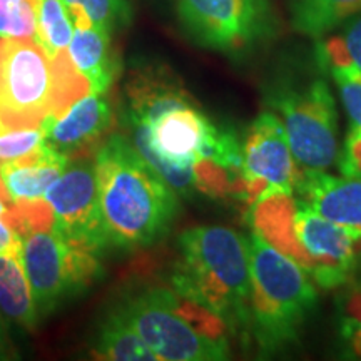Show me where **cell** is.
Listing matches in <instances>:
<instances>
[{
  "mask_svg": "<svg viewBox=\"0 0 361 361\" xmlns=\"http://www.w3.org/2000/svg\"><path fill=\"white\" fill-rule=\"evenodd\" d=\"M126 116L133 146L179 196L245 200L239 137L218 128L168 72L135 75Z\"/></svg>",
  "mask_w": 361,
  "mask_h": 361,
  "instance_id": "cell-1",
  "label": "cell"
},
{
  "mask_svg": "<svg viewBox=\"0 0 361 361\" xmlns=\"http://www.w3.org/2000/svg\"><path fill=\"white\" fill-rule=\"evenodd\" d=\"M99 204L109 247L137 250L169 233L179 213V194L123 134L96 151Z\"/></svg>",
  "mask_w": 361,
  "mask_h": 361,
  "instance_id": "cell-2",
  "label": "cell"
},
{
  "mask_svg": "<svg viewBox=\"0 0 361 361\" xmlns=\"http://www.w3.org/2000/svg\"><path fill=\"white\" fill-rule=\"evenodd\" d=\"M251 231L310 274L316 286L335 290L353 274L361 238L323 218L295 192H269L250 204Z\"/></svg>",
  "mask_w": 361,
  "mask_h": 361,
  "instance_id": "cell-3",
  "label": "cell"
},
{
  "mask_svg": "<svg viewBox=\"0 0 361 361\" xmlns=\"http://www.w3.org/2000/svg\"><path fill=\"white\" fill-rule=\"evenodd\" d=\"M173 288L218 314L229 328L250 329L251 266L247 239L224 226L180 233Z\"/></svg>",
  "mask_w": 361,
  "mask_h": 361,
  "instance_id": "cell-4",
  "label": "cell"
},
{
  "mask_svg": "<svg viewBox=\"0 0 361 361\" xmlns=\"http://www.w3.org/2000/svg\"><path fill=\"white\" fill-rule=\"evenodd\" d=\"M114 308L162 361H223L231 356L228 324L174 288L147 286Z\"/></svg>",
  "mask_w": 361,
  "mask_h": 361,
  "instance_id": "cell-5",
  "label": "cell"
},
{
  "mask_svg": "<svg viewBox=\"0 0 361 361\" xmlns=\"http://www.w3.org/2000/svg\"><path fill=\"white\" fill-rule=\"evenodd\" d=\"M246 239L251 266L250 331L261 353L273 355L298 340L318 291L300 264L259 234L251 231Z\"/></svg>",
  "mask_w": 361,
  "mask_h": 361,
  "instance_id": "cell-6",
  "label": "cell"
},
{
  "mask_svg": "<svg viewBox=\"0 0 361 361\" xmlns=\"http://www.w3.org/2000/svg\"><path fill=\"white\" fill-rule=\"evenodd\" d=\"M266 102L276 112L301 169L328 171L338 159L336 101L324 79L278 82Z\"/></svg>",
  "mask_w": 361,
  "mask_h": 361,
  "instance_id": "cell-7",
  "label": "cell"
},
{
  "mask_svg": "<svg viewBox=\"0 0 361 361\" xmlns=\"http://www.w3.org/2000/svg\"><path fill=\"white\" fill-rule=\"evenodd\" d=\"M20 259L39 319L78 296L101 274L99 255L49 229L22 236Z\"/></svg>",
  "mask_w": 361,
  "mask_h": 361,
  "instance_id": "cell-8",
  "label": "cell"
},
{
  "mask_svg": "<svg viewBox=\"0 0 361 361\" xmlns=\"http://www.w3.org/2000/svg\"><path fill=\"white\" fill-rule=\"evenodd\" d=\"M59 97L57 61L30 39L0 37V123L40 126Z\"/></svg>",
  "mask_w": 361,
  "mask_h": 361,
  "instance_id": "cell-9",
  "label": "cell"
},
{
  "mask_svg": "<svg viewBox=\"0 0 361 361\" xmlns=\"http://www.w3.org/2000/svg\"><path fill=\"white\" fill-rule=\"evenodd\" d=\"M189 37L201 47L245 54L276 34L271 0H176Z\"/></svg>",
  "mask_w": 361,
  "mask_h": 361,
  "instance_id": "cell-10",
  "label": "cell"
},
{
  "mask_svg": "<svg viewBox=\"0 0 361 361\" xmlns=\"http://www.w3.org/2000/svg\"><path fill=\"white\" fill-rule=\"evenodd\" d=\"M52 229L80 247L101 256L109 247L99 204L96 161L75 157L45 192Z\"/></svg>",
  "mask_w": 361,
  "mask_h": 361,
  "instance_id": "cell-11",
  "label": "cell"
},
{
  "mask_svg": "<svg viewBox=\"0 0 361 361\" xmlns=\"http://www.w3.org/2000/svg\"><path fill=\"white\" fill-rule=\"evenodd\" d=\"M241 147V173L247 204L263 194L295 192L301 166L293 154L276 112H261L251 123Z\"/></svg>",
  "mask_w": 361,
  "mask_h": 361,
  "instance_id": "cell-12",
  "label": "cell"
},
{
  "mask_svg": "<svg viewBox=\"0 0 361 361\" xmlns=\"http://www.w3.org/2000/svg\"><path fill=\"white\" fill-rule=\"evenodd\" d=\"M104 94L89 92L42 121L44 142L67 159L82 156L102 141L112 124V109Z\"/></svg>",
  "mask_w": 361,
  "mask_h": 361,
  "instance_id": "cell-13",
  "label": "cell"
},
{
  "mask_svg": "<svg viewBox=\"0 0 361 361\" xmlns=\"http://www.w3.org/2000/svg\"><path fill=\"white\" fill-rule=\"evenodd\" d=\"M295 194L323 218L361 238V176L301 169Z\"/></svg>",
  "mask_w": 361,
  "mask_h": 361,
  "instance_id": "cell-14",
  "label": "cell"
},
{
  "mask_svg": "<svg viewBox=\"0 0 361 361\" xmlns=\"http://www.w3.org/2000/svg\"><path fill=\"white\" fill-rule=\"evenodd\" d=\"M67 162V157L45 146V142L34 154L0 161V197L8 209L44 200Z\"/></svg>",
  "mask_w": 361,
  "mask_h": 361,
  "instance_id": "cell-15",
  "label": "cell"
},
{
  "mask_svg": "<svg viewBox=\"0 0 361 361\" xmlns=\"http://www.w3.org/2000/svg\"><path fill=\"white\" fill-rule=\"evenodd\" d=\"M67 54L79 74L87 80L90 92L106 94L109 90L117 74V61L107 30L96 25L74 27Z\"/></svg>",
  "mask_w": 361,
  "mask_h": 361,
  "instance_id": "cell-16",
  "label": "cell"
},
{
  "mask_svg": "<svg viewBox=\"0 0 361 361\" xmlns=\"http://www.w3.org/2000/svg\"><path fill=\"white\" fill-rule=\"evenodd\" d=\"M0 314L8 324L34 329L39 323L32 293L20 259V246L0 251Z\"/></svg>",
  "mask_w": 361,
  "mask_h": 361,
  "instance_id": "cell-17",
  "label": "cell"
},
{
  "mask_svg": "<svg viewBox=\"0 0 361 361\" xmlns=\"http://www.w3.org/2000/svg\"><path fill=\"white\" fill-rule=\"evenodd\" d=\"M338 85L350 129L343 142L340 159L341 174L361 176V72L351 66H331L324 69Z\"/></svg>",
  "mask_w": 361,
  "mask_h": 361,
  "instance_id": "cell-18",
  "label": "cell"
},
{
  "mask_svg": "<svg viewBox=\"0 0 361 361\" xmlns=\"http://www.w3.org/2000/svg\"><path fill=\"white\" fill-rule=\"evenodd\" d=\"M290 11L298 34L323 39L361 13V0H291Z\"/></svg>",
  "mask_w": 361,
  "mask_h": 361,
  "instance_id": "cell-19",
  "label": "cell"
},
{
  "mask_svg": "<svg viewBox=\"0 0 361 361\" xmlns=\"http://www.w3.org/2000/svg\"><path fill=\"white\" fill-rule=\"evenodd\" d=\"M92 351L97 358L116 361H157L149 346L137 331L126 322L116 308L99 323L92 341Z\"/></svg>",
  "mask_w": 361,
  "mask_h": 361,
  "instance_id": "cell-20",
  "label": "cell"
},
{
  "mask_svg": "<svg viewBox=\"0 0 361 361\" xmlns=\"http://www.w3.org/2000/svg\"><path fill=\"white\" fill-rule=\"evenodd\" d=\"M37 40L49 57H57L69 47L74 35V20L64 0H35Z\"/></svg>",
  "mask_w": 361,
  "mask_h": 361,
  "instance_id": "cell-21",
  "label": "cell"
},
{
  "mask_svg": "<svg viewBox=\"0 0 361 361\" xmlns=\"http://www.w3.org/2000/svg\"><path fill=\"white\" fill-rule=\"evenodd\" d=\"M69 7L74 27L96 25L112 34L133 19L128 0H64Z\"/></svg>",
  "mask_w": 361,
  "mask_h": 361,
  "instance_id": "cell-22",
  "label": "cell"
},
{
  "mask_svg": "<svg viewBox=\"0 0 361 361\" xmlns=\"http://www.w3.org/2000/svg\"><path fill=\"white\" fill-rule=\"evenodd\" d=\"M316 57L323 69L351 66L361 72V13L343 24L340 32L318 42Z\"/></svg>",
  "mask_w": 361,
  "mask_h": 361,
  "instance_id": "cell-23",
  "label": "cell"
},
{
  "mask_svg": "<svg viewBox=\"0 0 361 361\" xmlns=\"http://www.w3.org/2000/svg\"><path fill=\"white\" fill-rule=\"evenodd\" d=\"M0 37L37 40L35 0H0Z\"/></svg>",
  "mask_w": 361,
  "mask_h": 361,
  "instance_id": "cell-24",
  "label": "cell"
},
{
  "mask_svg": "<svg viewBox=\"0 0 361 361\" xmlns=\"http://www.w3.org/2000/svg\"><path fill=\"white\" fill-rule=\"evenodd\" d=\"M340 353L346 360H361V290H351L343 298L338 319Z\"/></svg>",
  "mask_w": 361,
  "mask_h": 361,
  "instance_id": "cell-25",
  "label": "cell"
},
{
  "mask_svg": "<svg viewBox=\"0 0 361 361\" xmlns=\"http://www.w3.org/2000/svg\"><path fill=\"white\" fill-rule=\"evenodd\" d=\"M44 146L42 126L8 128L0 123V161H12L34 154Z\"/></svg>",
  "mask_w": 361,
  "mask_h": 361,
  "instance_id": "cell-26",
  "label": "cell"
},
{
  "mask_svg": "<svg viewBox=\"0 0 361 361\" xmlns=\"http://www.w3.org/2000/svg\"><path fill=\"white\" fill-rule=\"evenodd\" d=\"M12 356V343L7 333V322L0 314V360H8Z\"/></svg>",
  "mask_w": 361,
  "mask_h": 361,
  "instance_id": "cell-27",
  "label": "cell"
}]
</instances>
